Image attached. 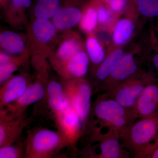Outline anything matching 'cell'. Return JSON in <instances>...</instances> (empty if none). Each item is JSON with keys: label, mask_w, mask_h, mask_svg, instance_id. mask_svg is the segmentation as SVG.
Segmentation results:
<instances>
[{"label": "cell", "mask_w": 158, "mask_h": 158, "mask_svg": "<svg viewBox=\"0 0 158 158\" xmlns=\"http://www.w3.org/2000/svg\"><path fill=\"white\" fill-rule=\"evenodd\" d=\"M82 49V44L78 39L71 38L66 40L61 44L57 51L59 65L64 64Z\"/></svg>", "instance_id": "obj_20"}, {"label": "cell", "mask_w": 158, "mask_h": 158, "mask_svg": "<svg viewBox=\"0 0 158 158\" xmlns=\"http://www.w3.org/2000/svg\"><path fill=\"white\" fill-rule=\"evenodd\" d=\"M158 132V114L141 118L120 132V143L134 158H140Z\"/></svg>", "instance_id": "obj_1"}, {"label": "cell", "mask_w": 158, "mask_h": 158, "mask_svg": "<svg viewBox=\"0 0 158 158\" xmlns=\"http://www.w3.org/2000/svg\"><path fill=\"white\" fill-rule=\"evenodd\" d=\"M157 80L153 72L141 69L116 88L104 92L102 95L106 98L113 99L124 107L133 109L145 87Z\"/></svg>", "instance_id": "obj_4"}, {"label": "cell", "mask_w": 158, "mask_h": 158, "mask_svg": "<svg viewBox=\"0 0 158 158\" xmlns=\"http://www.w3.org/2000/svg\"><path fill=\"white\" fill-rule=\"evenodd\" d=\"M158 148V135L157 136L153 142L150 144L144 152L140 156V158H148L150 155L156 149Z\"/></svg>", "instance_id": "obj_31"}, {"label": "cell", "mask_w": 158, "mask_h": 158, "mask_svg": "<svg viewBox=\"0 0 158 158\" xmlns=\"http://www.w3.org/2000/svg\"><path fill=\"white\" fill-rule=\"evenodd\" d=\"M148 158H158V148L155 150L150 155Z\"/></svg>", "instance_id": "obj_33"}, {"label": "cell", "mask_w": 158, "mask_h": 158, "mask_svg": "<svg viewBox=\"0 0 158 158\" xmlns=\"http://www.w3.org/2000/svg\"><path fill=\"white\" fill-rule=\"evenodd\" d=\"M104 4L115 14L119 16L124 13L127 9L130 0H98Z\"/></svg>", "instance_id": "obj_28"}, {"label": "cell", "mask_w": 158, "mask_h": 158, "mask_svg": "<svg viewBox=\"0 0 158 158\" xmlns=\"http://www.w3.org/2000/svg\"><path fill=\"white\" fill-rule=\"evenodd\" d=\"M123 14L124 17H119L113 27L111 46L123 48L132 39L135 32L139 18L131 2Z\"/></svg>", "instance_id": "obj_8"}, {"label": "cell", "mask_w": 158, "mask_h": 158, "mask_svg": "<svg viewBox=\"0 0 158 158\" xmlns=\"http://www.w3.org/2000/svg\"><path fill=\"white\" fill-rule=\"evenodd\" d=\"M98 25L97 11L94 0H91L85 7L80 22V27L84 32L89 34L96 30Z\"/></svg>", "instance_id": "obj_22"}, {"label": "cell", "mask_w": 158, "mask_h": 158, "mask_svg": "<svg viewBox=\"0 0 158 158\" xmlns=\"http://www.w3.org/2000/svg\"><path fill=\"white\" fill-rule=\"evenodd\" d=\"M96 131L95 139L99 141L98 145L101 152L95 158H126L130 153L123 147L120 143L119 132L116 130L110 129L107 132L102 134Z\"/></svg>", "instance_id": "obj_11"}, {"label": "cell", "mask_w": 158, "mask_h": 158, "mask_svg": "<svg viewBox=\"0 0 158 158\" xmlns=\"http://www.w3.org/2000/svg\"><path fill=\"white\" fill-rule=\"evenodd\" d=\"M50 108L55 114L66 110L70 106V103L65 93L48 97Z\"/></svg>", "instance_id": "obj_25"}, {"label": "cell", "mask_w": 158, "mask_h": 158, "mask_svg": "<svg viewBox=\"0 0 158 158\" xmlns=\"http://www.w3.org/2000/svg\"><path fill=\"white\" fill-rule=\"evenodd\" d=\"M93 113L100 121L102 127H106L119 133L138 118L133 109L124 107L116 101L105 98L102 94L94 103Z\"/></svg>", "instance_id": "obj_2"}, {"label": "cell", "mask_w": 158, "mask_h": 158, "mask_svg": "<svg viewBox=\"0 0 158 158\" xmlns=\"http://www.w3.org/2000/svg\"><path fill=\"white\" fill-rule=\"evenodd\" d=\"M125 53L123 48L114 47L111 46L107 49L106 58L94 72V76L98 84L97 88L109 76Z\"/></svg>", "instance_id": "obj_16"}, {"label": "cell", "mask_w": 158, "mask_h": 158, "mask_svg": "<svg viewBox=\"0 0 158 158\" xmlns=\"http://www.w3.org/2000/svg\"><path fill=\"white\" fill-rule=\"evenodd\" d=\"M83 12L76 6L60 9L53 18V23L58 30L63 31L70 28L80 23Z\"/></svg>", "instance_id": "obj_15"}, {"label": "cell", "mask_w": 158, "mask_h": 158, "mask_svg": "<svg viewBox=\"0 0 158 158\" xmlns=\"http://www.w3.org/2000/svg\"><path fill=\"white\" fill-rule=\"evenodd\" d=\"M31 120L25 116L14 117L0 111V148L18 141L23 130Z\"/></svg>", "instance_id": "obj_10"}, {"label": "cell", "mask_w": 158, "mask_h": 158, "mask_svg": "<svg viewBox=\"0 0 158 158\" xmlns=\"http://www.w3.org/2000/svg\"><path fill=\"white\" fill-rule=\"evenodd\" d=\"M11 59V57L9 56V55L3 52L0 54V64H3L9 62Z\"/></svg>", "instance_id": "obj_32"}, {"label": "cell", "mask_w": 158, "mask_h": 158, "mask_svg": "<svg viewBox=\"0 0 158 158\" xmlns=\"http://www.w3.org/2000/svg\"><path fill=\"white\" fill-rule=\"evenodd\" d=\"M9 0H0V3H1V6H6L8 3Z\"/></svg>", "instance_id": "obj_34"}, {"label": "cell", "mask_w": 158, "mask_h": 158, "mask_svg": "<svg viewBox=\"0 0 158 158\" xmlns=\"http://www.w3.org/2000/svg\"><path fill=\"white\" fill-rule=\"evenodd\" d=\"M21 60L19 59L11 58L9 62L0 64V83L1 85L4 84L11 77L19 65L21 64Z\"/></svg>", "instance_id": "obj_26"}, {"label": "cell", "mask_w": 158, "mask_h": 158, "mask_svg": "<svg viewBox=\"0 0 158 158\" xmlns=\"http://www.w3.org/2000/svg\"><path fill=\"white\" fill-rule=\"evenodd\" d=\"M97 11L98 24L100 27L113 29L117 21L120 16L115 14L104 4L98 0H94Z\"/></svg>", "instance_id": "obj_24"}, {"label": "cell", "mask_w": 158, "mask_h": 158, "mask_svg": "<svg viewBox=\"0 0 158 158\" xmlns=\"http://www.w3.org/2000/svg\"><path fill=\"white\" fill-rule=\"evenodd\" d=\"M1 48L9 54H21L25 49L24 43L20 36L13 31H5L0 34Z\"/></svg>", "instance_id": "obj_18"}, {"label": "cell", "mask_w": 158, "mask_h": 158, "mask_svg": "<svg viewBox=\"0 0 158 158\" xmlns=\"http://www.w3.org/2000/svg\"><path fill=\"white\" fill-rule=\"evenodd\" d=\"M30 85L25 77L20 75L11 77L6 81L0 89L1 110L19 98Z\"/></svg>", "instance_id": "obj_13"}, {"label": "cell", "mask_w": 158, "mask_h": 158, "mask_svg": "<svg viewBox=\"0 0 158 158\" xmlns=\"http://www.w3.org/2000/svg\"><path fill=\"white\" fill-rule=\"evenodd\" d=\"M87 52L90 59V63L94 67V72L103 61L106 56L103 44L93 34H89L86 41Z\"/></svg>", "instance_id": "obj_17"}, {"label": "cell", "mask_w": 158, "mask_h": 158, "mask_svg": "<svg viewBox=\"0 0 158 158\" xmlns=\"http://www.w3.org/2000/svg\"><path fill=\"white\" fill-rule=\"evenodd\" d=\"M137 49L125 53L107 78L95 89L97 92H107L132 77L141 69L136 59Z\"/></svg>", "instance_id": "obj_6"}, {"label": "cell", "mask_w": 158, "mask_h": 158, "mask_svg": "<svg viewBox=\"0 0 158 158\" xmlns=\"http://www.w3.org/2000/svg\"><path fill=\"white\" fill-rule=\"evenodd\" d=\"M60 0H38L34 8V13L37 19L53 18L60 10Z\"/></svg>", "instance_id": "obj_23"}, {"label": "cell", "mask_w": 158, "mask_h": 158, "mask_svg": "<svg viewBox=\"0 0 158 158\" xmlns=\"http://www.w3.org/2000/svg\"><path fill=\"white\" fill-rule=\"evenodd\" d=\"M150 39L151 49L153 52L152 56V62L158 74V41L154 32L153 31L151 32ZM157 79L158 80V78Z\"/></svg>", "instance_id": "obj_29"}, {"label": "cell", "mask_w": 158, "mask_h": 158, "mask_svg": "<svg viewBox=\"0 0 158 158\" xmlns=\"http://www.w3.org/2000/svg\"><path fill=\"white\" fill-rule=\"evenodd\" d=\"M56 29L53 23L46 19H37L32 27L34 37L40 42L44 43L49 42L53 38Z\"/></svg>", "instance_id": "obj_19"}, {"label": "cell", "mask_w": 158, "mask_h": 158, "mask_svg": "<svg viewBox=\"0 0 158 158\" xmlns=\"http://www.w3.org/2000/svg\"><path fill=\"white\" fill-rule=\"evenodd\" d=\"M46 89L44 83L40 81H36L29 85L25 92L17 100L1 111L14 117L24 116L25 112L29 106L44 98Z\"/></svg>", "instance_id": "obj_9"}, {"label": "cell", "mask_w": 158, "mask_h": 158, "mask_svg": "<svg viewBox=\"0 0 158 158\" xmlns=\"http://www.w3.org/2000/svg\"><path fill=\"white\" fill-rule=\"evenodd\" d=\"M58 131L62 133L69 146L74 147L81 136L84 125L78 114L71 106L55 114Z\"/></svg>", "instance_id": "obj_7"}, {"label": "cell", "mask_w": 158, "mask_h": 158, "mask_svg": "<svg viewBox=\"0 0 158 158\" xmlns=\"http://www.w3.org/2000/svg\"><path fill=\"white\" fill-rule=\"evenodd\" d=\"M90 63L88 53L82 50L60 67H62V72L67 78H82L88 73Z\"/></svg>", "instance_id": "obj_14"}, {"label": "cell", "mask_w": 158, "mask_h": 158, "mask_svg": "<svg viewBox=\"0 0 158 158\" xmlns=\"http://www.w3.org/2000/svg\"><path fill=\"white\" fill-rule=\"evenodd\" d=\"M67 146V141L59 131L45 128L30 131L25 146L26 158H51Z\"/></svg>", "instance_id": "obj_3"}, {"label": "cell", "mask_w": 158, "mask_h": 158, "mask_svg": "<svg viewBox=\"0 0 158 158\" xmlns=\"http://www.w3.org/2000/svg\"><path fill=\"white\" fill-rule=\"evenodd\" d=\"M138 18L150 19L158 17V0H131Z\"/></svg>", "instance_id": "obj_21"}, {"label": "cell", "mask_w": 158, "mask_h": 158, "mask_svg": "<svg viewBox=\"0 0 158 158\" xmlns=\"http://www.w3.org/2000/svg\"><path fill=\"white\" fill-rule=\"evenodd\" d=\"M63 86L71 106L78 114L85 127L91 110V85L87 80L82 78L69 79Z\"/></svg>", "instance_id": "obj_5"}, {"label": "cell", "mask_w": 158, "mask_h": 158, "mask_svg": "<svg viewBox=\"0 0 158 158\" xmlns=\"http://www.w3.org/2000/svg\"><path fill=\"white\" fill-rule=\"evenodd\" d=\"M26 157L25 148L19 144L6 145L0 148V158Z\"/></svg>", "instance_id": "obj_27"}, {"label": "cell", "mask_w": 158, "mask_h": 158, "mask_svg": "<svg viewBox=\"0 0 158 158\" xmlns=\"http://www.w3.org/2000/svg\"><path fill=\"white\" fill-rule=\"evenodd\" d=\"M133 110L138 118L158 114V80L145 87Z\"/></svg>", "instance_id": "obj_12"}, {"label": "cell", "mask_w": 158, "mask_h": 158, "mask_svg": "<svg viewBox=\"0 0 158 158\" xmlns=\"http://www.w3.org/2000/svg\"><path fill=\"white\" fill-rule=\"evenodd\" d=\"M11 2L12 7L17 10L27 9L32 5L31 0H11Z\"/></svg>", "instance_id": "obj_30"}]
</instances>
